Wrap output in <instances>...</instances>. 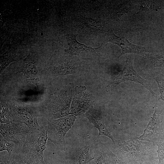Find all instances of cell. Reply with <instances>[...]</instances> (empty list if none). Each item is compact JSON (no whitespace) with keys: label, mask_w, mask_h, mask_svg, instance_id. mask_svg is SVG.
<instances>
[{"label":"cell","mask_w":164,"mask_h":164,"mask_svg":"<svg viewBox=\"0 0 164 164\" xmlns=\"http://www.w3.org/2000/svg\"><path fill=\"white\" fill-rule=\"evenodd\" d=\"M114 152L120 153L135 164H143L154 157L153 144L149 142L139 140L137 137L115 139Z\"/></svg>","instance_id":"cell-1"},{"label":"cell","mask_w":164,"mask_h":164,"mask_svg":"<svg viewBox=\"0 0 164 164\" xmlns=\"http://www.w3.org/2000/svg\"><path fill=\"white\" fill-rule=\"evenodd\" d=\"M48 139L44 127L39 131H29L18 154L27 164H44V153Z\"/></svg>","instance_id":"cell-2"},{"label":"cell","mask_w":164,"mask_h":164,"mask_svg":"<svg viewBox=\"0 0 164 164\" xmlns=\"http://www.w3.org/2000/svg\"><path fill=\"white\" fill-rule=\"evenodd\" d=\"M75 87L70 83L58 88L46 100L45 108L48 119H54L70 114V110Z\"/></svg>","instance_id":"cell-3"},{"label":"cell","mask_w":164,"mask_h":164,"mask_svg":"<svg viewBox=\"0 0 164 164\" xmlns=\"http://www.w3.org/2000/svg\"><path fill=\"white\" fill-rule=\"evenodd\" d=\"M7 100L9 104L13 122L25 125L29 131L32 132L41 129L42 127L39 125L37 120V118L42 115L40 108L15 100Z\"/></svg>","instance_id":"cell-4"},{"label":"cell","mask_w":164,"mask_h":164,"mask_svg":"<svg viewBox=\"0 0 164 164\" xmlns=\"http://www.w3.org/2000/svg\"><path fill=\"white\" fill-rule=\"evenodd\" d=\"M77 118L76 116L70 114L58 119H47L44 127L47 131L48 140L61 151H65L66 135Z\"/></svg>","instance_id":"cell-5"},{"label":"cell","mask_w":164,"mask_h":164,"mask_svg":"<svg viewBox=\"0 0 164 164\" xmlns=\"http://www.w3.org/2000/svg\"><path fill=\"white\" fill-rule=\"evenodd\" d=\"M158 99L155 100V109L152 116L142 135L138 139L152 143L154 145L164 135V105Z\"/></svg>","instance_id":"cell-6"},{"label":"cell","mask_w":164,"mask_h":164,"mask_svg":"<svg viewBox=\"0 0 164 164\" xmlns=\"http://www.w3.org/2000/svg\"><path fill=\"white\" fill-rule=\"evenodd\" d=\"M133 57L131 56L127 58L124 67L119 74L108 84V87H113L126 81H130L140 84L148 90L155 97L158 99V95L152 90L149 81L142 77L137 73L133 65Z\"/></svg>","instance_id":"cell-7"},{"label":"cell","mask_w":164,"mask_h":164,"mask_svg":"<svg viewBox=\"0 0 164 164\" xmlns=\"http://www.w3.org/2000/svg\"><path fill=\"white\" fill-rule=\"evenodd\" d=\"M0 135L6 140L14 143L20 149L22 147L29 132L25 125L12 122L0 123Z\"/></svg>","instance_id":"cell-8"},{"label":"cell","mask_w":164,"mask_h":164,"mask_svg":"<svg viewBox=\"0 0 164 164\" xmlns=\"http://www.w3.org/2000/svg\"><path fill=\"white\" fill-rule=\"evenodd\" d=\"M94 102L93 97L85 86L75 87L70 108V114L77 116L84 114L93 107Z\"/></svg>","instance_id":"cell-9"},{"label":"cell","mask_w":164,"mask_h":164,"mask_svg":"<svg viewBox=\"0 0 164 164\" xmlns=\"http://www.w3.org/2000/svg\"><path fill=\"white\" fill-rule=\"evenodd\" d=\"M95 141L87 138L76 142L69 152L75 164H89L94 153Z\"/></svg>","instance_id":"cell-10"},{"label":"cell","mask_w":164,"mask_h":164,"mask_svg":"<svg viewBox=\"0 0 164 164\" xmlns=\"http://www.w3.org/2000/svg\"><path fill=\"white\" fill-rule=\"evenodd\" d=\"M84 116L98 131V135L95 140L99 136L103 135L109 138L114 143L116 139L111 134L114 129V126L111 125L105 119L101 110L92 107L84 114Z\"/></svg>","instance_id":"cell-11"},{"label":"cell","mask_w":164,"mask_h":164,"mask_svg":"<svg viewBox=\"0 0 164 164\" xmlns=\"http://www.w3.org/2000/svg\"><path fill=\"white\" fill-rule=\"evenodd\" d=\"M77 35L73 33L67 34L66 38L69 46L64 51L70 56L90 57L98 56L101 50V46L97 48H93L89 46L78 42L76 39Z\"/></svg>","instance_id":"cell-12"},{"label":"cell","mask_w":164,"mask_h":164,"mask_svg":"<svg viewBox=\"0 0 164 164\" xmlns=\"http://www.w3.org/2000/svg\"><path fill=\"white\" fill-rule=\"evenodd\" d=\"M38 59L32 53L29 52L23 60L19 70V72L23 74L28 82L35 84L37 87L42 75L38 70Z\"/></svg>","instance_id":"cell-13"},{"label":"cell","mask_w":164,"mask_h":164,"mask_svg":"<svg viewBox=\"0 0 164 164\" xmlns=\"http://www.w3.org/2000/svg\"><path fill=\"white\" fill-rule=\"evenodd\" d=\"M105 39L107 42H110L118 45L122 50L118 56L128 53H135L141 55H146L150 52L145 47L133 44L130 42L125 37H120L116 35L112 29H111L106 33Z\"/></svg>","instance_id":"cell-14"},{"label":"cell","mask_w":164,"mask_h":164,"mask_svg":"<svg viewBox=\"0 0 164 164\" xmlns=\"http://www.w3.org/2000/svg\"><path fill=\"white\" fill-rule=\"evenodd\" d=\"M77 69L76 65L69 61H61L46 67V73L43 77L74 74L77 72Z\"/></svg>","instance_id":"cell-15"},{"label":"cell","mask_w":164,"mask_h":164,"mask_svg":"<svg viewBox=\"0 0 164 164\" xmlns=\"http://www.w3.org/2000/svg\"><path fill=\"white\" fill-rule=\"evenodd\" d=\"M95 141L93 160L92 164H109L108 147L101 141Z\"/></svg>","instance_id":"cell-16"},{"label":"cell","mask_w":164,"mask_h":164,"mask_svg":"<svg viewBox=\"0 0 164 164\" xmlns=\"http://www.w3.org/2000/svg\"><path fill=\"white\" fill-rule=\"evenodd\" d=\"M0 123L5 124L13 122L12 118L9 104L7 100L4 97H0Z\"/></svg>","instance_id":"cell-17"},{"label":"cell","mask_w":164,"mask_h":164,"mask_svg":"<svg viewBox=\"0 0 164 164\" xmlns=\"http://www.w3.org/2000/svg\"><path fill=\"white\" fill-rule=\"evenodd\" d=\"M108 155L109 164H135L120 153L113 152L109 149Z\"/></svg>","instance_id":"cell-18"},{"label":"cell","mask_w":164,"mask_h":164,"mask_svg":"<svg viewBox=\"0 0 164 164\" xmlns=\"http://www.w3.org/2000/svg\"><path fill=\"white\" fill-rule=\"evenodd\" d=\"M0 139V152L6 151L9 155L18 153L20 148L14 143L6 140L1 135Z\"/></svg>","instance_id":"cell-19"},{"label":"cell","mask_w":164,"mask_h":164,"mask_svg":"<svg viewBox=\"0 0 164 164\" xmlns=\"http://www.w3.org/2000/svg\"><path fill=\"white\" fill-rule=\"evenodd\" d=\"M0 164H27L18 154L9 155L0 154Z\"/></svg>","instance_id":"cell-20"},{"label":"cell","mask_w":164,"mask_h":164,"mask_svg":"<svg viewBox=\"0 0 164 164\" xmlns=\"http://www.w3.org/2000/svg\"><path fill=\"white\" fill-rule=\"evenodd\" d=\"M77 20L84 26L96 31H101L102 28L99 22L89 17L79 15L76 17Z\"/></svg>","instance_id":"cell-21"},{"label":"cell","mask_w":164,"mask_h":164,"mask_svg":"<svg viewBox=\"0 0 164 164\" xmlns=\"http://www.w3.org/2000/svg\"><path fill=\"white\" fill-rule=\"evenodd\" d=\"M151 63L153 67L159 70L158 73L164 74V53L155 55L152 57Z\"/></svg>","instance_id":"cell-22"},{"label":"cell","mask_w":164,"mask_h":164,"mask_svg":"<svg viewBox=\"0 0 164 164\" xmlns=\"http://www.w3.org/2000/svg\"><path fill=\"white\" fill-rule=\"evenodd\" d=\"M153 77L158 86L160 96L158 100H162L164 102V74L155 73L153 74Z\"/></svg>","instance_id":"cell-23"},{"label":"cell","mask_w":164,"mask_h":164,"mask_svg":"<svg viewBox=\"0 0 164 164\" xmlns=\"http://www.w3.org/2000/svg\"><path fill=\"white\" fill-rule=\"evenodd\" d=\"M158 147L157 157L158 164H164V135L161 137L156 142L155 145Z\"/></svg>","instance_id":"cell-24"},{"label":"cell","mask_w":164,"mask_h":164,"mask_svg":"<svg viewBox=\"0 0 164 164\" xmlns=\"http://www.w3.org/2000/svg\"><path fill=\"white\" fill-rule=\"evenodd\" d=\"M140 8L139 12L147 11L154 9V3L149 1H142L140 2Z\"/></svg>","instance_id":"cell-25"},{"label":"cell","mask_w":164,"mask_h":164,"mask_svg":"<svg viewBox=\"0 0 164 164\" xmlns=\"http://www.w3.org/2000/svg\"><path fill=\"white\" fill-rule=\"evenodd\" d=\"M158 160L157 157H154L144 162L143 164H158Z\"/></svg>","instance_id":"cell-26"}]
</instances>
